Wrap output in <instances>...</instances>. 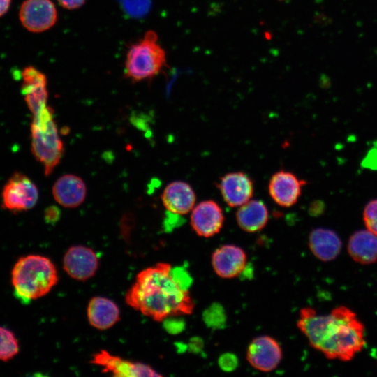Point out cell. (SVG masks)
I'll list each match as a JSON object with an SVG mask.
<instances>
[{"mask_svg": "<svg viewBox=\"0 0 377 377\" xmlns=\"http://www.w3.org/2000/svg\"><path fill=\"white\" fill-rule=\"evenodd\" d=\"M236 220L239 228L247 232H256L267 225L269 211L260 200H250L239 207L236 212Z\"/></svg>", "mask_w": 377, "mask_h": 377, "instance_id": "44dd1931", "label": "cell"}, {"mask_svg": "<svg viewBox=\"0 0 377 377\" xmlns=\"http://www.w3.org/2000/svg\"><path fill=\"white\" fill-rule=\"evenodd\" d=\"M176 317L177 316H172L164 320H165V328L171 334L179 333L185 327L184 320Z\"/></svg>", "mask_w": 377, "mask_h": 377, "instance_id": "4316f807", "label": "cell"}, {"mask_svg": "<svg viewBox=\"0 0 377 377\" xmlns=\"http://www.w3.org/2000/svg\"><path fill=\"white\" fill-rule=\"evenodd\" d=\"M171 276L176 283L184 290L188 291L193 279L188 272L183 267H177L171 269Z\"/></svg>", "mask_w": 377, "mask_h": 377, "instance_id": "d4e9b609", "label": "cell"}, {"mask_svg": "<svg viewBox=\"0 0 377 377\" xmlns=\"http://www.w3.org/2000/svg\"><path fill=\"white\" fill-rule=\"evenodd\" d=\"M19 343L14 333L9 329L0 327V360L7 362L19 353Z\"/></svg>", "mask_w": 377, "mask_h": 377, "instance_id": "7402d4cb", "label": "cell"}, {"mask_svg": "<svg viewBox=\"0 0 377 377\" xmlns=\"http://www.w3.org/2000/svg\"><path fill=\"white\" fill-rule=\"evenodd\" d=\"M161 200L170 212L184 215L194 207L196 196L188 183L175 181L166 186L161 194Z\"/></svg>", "mask_w": 377, "mask_h": 377, "instance_id": "2e32d148", "label": "cell"}, {"mask_svg": "<svg viewBox=\"0 0 377 377\" xmlns=\"http://www.w3.org/2000/svg\"><path fill=\"white\" fill-rule=\"evenodd\" d=\"M57 282L54 264L41 255L31 254L20 258L11 272L14 295L23 303L45 296Z\"/></svg>", "mask_w": 377, "mask_h": 377, "instance_id": "3957f363", "label": "cell"}, {"mask_svg": "<svg viewBox=\"0 0 377 377\" xmlns=\"http://www.w3.org/2000/svg\"><path fill=\"white\" fill-rule=\"evenodd\" d=\"M297 325L310 346L330 360L350 361L366 343L364 325L344 306L335 307L328 315L303 308Z\"/></svg>", "mask_w": 377, "mask_h": 377, "instance_id": "6da1fadb", "label": "cell"}, {"mask_svg": "<svg viewBox=\"0 0 377 377\" xmlns=\"http://www.w3.org/2000/svg\"><path fill=\"white\" fill-rule=\"evenodd\" d=\"M89 324L99 330H105L114 326L120 320V310L112 300L102 296L92 297L87 309Z\"/></svg>", "mask_w": 377, "mask_h": 377, "instance_id": "ac0fdd59", "label": "cell"}, {"mask_svg": "<svg viewBox=\"0 0 377 377\" xmlns=\"http://www.w3.org/2000/svg\"><path fill=\"white\" fill-rule=\"evenodd\" d=\"M11 0H0V17L4 15L9 10Z\"/></svg>", "mask_w": 377, "mask_h": 377, "instance_id": "4dcf8cb0", "label": "cell"}, {"mask_svg": "<svg viewBox=\"0 0 377 377\" xmlns=\"http://www.w3.org/2000/svg\"><path fill=\"white\" fill-rule=\"evenodd\" d=\"M59 5L68 10H74L80 8L86 0H57Z\"/></svg>", "mask_w": 377, "mask_h": 377, "instance_id": "f1b7e54d", "label": "cell"}, {"mask_svg": "<svg viewBox=\"0 0 377 377\" xmlns=\"http://www.w3.org/2000/svg\"><path fill=\"white\" fill-rule=\"evenodd\" d=\"M249 363L256 369L269 372L277 367L282 359V349L278 341L267 335L253 339L246 352Z\"/></svg>", "mask_w": 377, "mask_h": 377, "instance_id": "7c38bea8", "label": "cell"}, {"mask_svg": "<svg viewBox=\"0 0 377 377\" xmlns=\"http://www.w3.org/2000/svg\"><path fill=\"white\" fill-rule=\"evenodd\" d=\"M91 363L101 367L103 372L110 373L117 377L161 376L147 364L123 359L105 350L94 354Z\"/></svg>", "mask_w": 377, "mask_h": 377, "instance_id": "ba28073f", "label": "cell"}, {"mask_svg": "<svg viewBox=\"0 0 377 377\" xmlns=\"http://www.w3.org/2000/svg\"><path fill=\"white\" fill-rule=\"evenodd\" d=\"M306 181L290 171L280 170L270 178L268 192L276 204L283 207L293 206L298 201Z\"/></svg>", "mask_w": 377, "mask_h": 377, "instance_id": "9c48e42d", "label": "cell"}, {"mask_svg": "<svg viewBox=\"0 0 377 377\" xmlns=\"http://www.w3.org/2000/svg\"><path fill=\"white\" fill-rule=\"evenodd\" d=\"M31 147L36 159L43 166L46 176L59 163L64 145L54 119V111L47 106L33 114L31 124Z\"/></svg>", "mask_w": 377, "mask_h": 377, "instance_id": "277c9868", "label": "cell"}, {"mask_svg": "<svg viewBox=\"0 0 377 377\" xmlns=\"http://www.w3.org/2000/svg\"><path fill=\"white\" fill-rule=\"evenodd\" d=\"M87 188L84 181L74 175H64L54 184L52 195L54 200L61 206L74 208L80 205L85 200Z\"/></svg>", "mask_w": 377, "mask_h": 377, "instance_id": "e0dca14e", "label": "cell"}, {"mask_svg": "<svg viewBox=\"0 0 377 377\" xmlns=\"http://www.w3.org/2000/svg\"><path fill=\"white\" fill-rule=\"evenodd\" d=\"M202 319L208 327L219 330L226 326L227 316L221 304L213 303L203 311Z\"/></svg>", "mask_w": 377, "mask_h": 377, "instance_id": "603a6c76", "label": "cell"}, {"mask_svg": "<svg viewBox=\"0 0 377 377\" xmlns=\"http://www.w3.org/2000/svg\"><path fill=\"white\" fill-rule=\"evenodd\" d=\"M171 269L170 264L158 263L140 272L126 293V304L158 322L191 313L194 303L188 291L174 281Z\"/></svg>", "mask_w": 377, "mask_h": 377, "instance_id": "7a4b0ae2", "label": "cell"}, {"mask_svg": "<svg viewBox=\"0 0 377 377\" xmlns=\"http://www.w3.org/2000/svg\"><path fill=\"white\" fill-rule=\"evenodd\" d=\"M280 1H283V0H280Z\"/></svg>", "mask_w": 377, "mask_h": 377, "instance_id": "1f68e13d", "label": "cell"}, {"mask_svg": "<svg viewBox=\"0 0 377 377\" xmlns=\"http://www.w3.org/2000/svg\"><path fill=\"white\" fill-rule=\"evenodd\" d=\"M60 216V211L55 206L48 207L45 213V219L47 223H54L57 222Z\"/></svg>", "mask_w": 377, "mask_h": 377, "instance_id": "83f0119b", "label": "cell"}, {"mask_svg": "<svg viewBox=\"0 0 377 377\" xmlns=\"http://www.w3.org/2000/svg\"><path fill=\"white\" fill-rule=\"evenodd\" d=\"M99 260L96 253L83 245L71 246L65 253L63 268L67 274L77 281H86L94 276Z\"/></svg>", "mask_w": 377, "mask_h": 377, "instance_id": "30bf717a", "label": "cell"}, {"mask_svg": "<svg viewBox=\"0 0 377 377\" xmlns=\"http://www.w3.org/2000/svg\"><path fill=\"white\" fill-rule=\"evenodd\" d=\"M21 77L22 94L29 110L34 114L47 106V77L40 71L29 66L22 71Z\"/></svg>", "mask_w": 377, "mask_h": 377, "instance_id": "5bb4252c", "label": "cell"}, {"mask_svg": "<svg viewBox=\"0 0 377 377\" xmlns=\"http://www.w3.org/2000/svg\"><path fill=\"white\" fill-rule=\"evenodd\" d=\"M38 195V188L30 178L15 172L3 188L2 205L13 212L29 210L37 203Z\"/></svg>", "mask_w": 377, "mask_h": 377, "instance_id": "8992f818", "label": "cell"}, {"mask_svg": "<svg viewBox=\"0 0 377 377\" xmlns=\"http://www.w3.org/2000/svg\"><path fill=\"white\" fill-rule=\"evenodd\" d=\"M19 19L29 31L40 33L52 28L57 21V11L51 0H24Z\"/></svg>", "mask_w": 377, "mask_h": 377, "instance_id": "52a82bcc", "label": "cell"}, {"mask_svg": "<svg viewBox=\"0 0 377 377\" xmlns=\"http://www.w3.org/2000/svg\"><path fill=\"white\" fill-rule=\"evenodd\" d=\"M348 254L355 262L370 265L377 261V236L368 230L353 232L347 245Z\"/></svg>", "mask_w": 377, "mask_h": 377, "instance_id": "ffe728a7", "label": "cell"}, {"mask_svg": "<svg viewBox=\"0 0 377 377\" xmlns=\"http://www.w3.org/2000/svg\"><path fill=\"white\" fill-rule=\"evenodd\" d=\"M166 64V54L154 31L132 44L126 53L125 75L131 81L140 82L157 75Z\"/></svg>", "mask_w": 377, "mask_h": 377, "instance_id": "5b68a950", "label": "cell"}, {"mask_svg": "<svg viewBox=\"0 0 377 377\" xmlns=\"http://www.w3.org/2000/svg\"><path fill=\"white\" fill-rule=\"evenodd\" d=\"M212 265L219 276L232 279L240 275L245 268L246 255L238 246L223 244L212 253Z\"/></svg>", "mask_w": 377, "mask_h": 377, "instance_id": "9a60e30c", "label": "cell"}, {"mask_svg": "<svg viewBox=\"0 0 377 377\" xmlns=\"http://www.w3.org/2000/svg\"><path fill=\"white\" fill-rule=\"evenodd\" d=\"M203 347V341L200 338H193L190 343V349L193 353H200Z\"/></svg>", "mask_w": 377, "mask_h": 377, "instance_id": "f546056e", "label": "cell"}, {"mask_svg": "<svg viewBox=\"0 0 377 377\" xmlns=\"http://www.w3.org/2000/svg\"><path fill=\"white\" fill-rule=\"evenodd\" d=\"M362 218L366 228L377 236V199L370 200L365 205Z\"/></svg>", "mask_w": 377, "mask_h": 377, "instance_id": "cb8c5ba5", "label": "cell"}, {"mask_svg": "<svg viewBox=\"0 0 377 377\" xmlns=\"http://www.w3.org/2000/svg\"><path fill=\"white\" fill-rule=\"evenodd\" d=\"M218 364L222 371L231 372L237 369L239 364V360L235 354L226 353L219 357Z\"/></svg>", "mask_w": 377, "mask_h": 377, "instance_id": "484cf974", "label": "cell"}, {"mask_svg": "<svg viewBox=\"0 0 377 377\" xmlns=\"http://www.w3.org/2000/svg\"><path fill=\"white\" fill-rule=\"evenodd\" d=\"M223 222V210L213 200L201 201L191 210V228L200 237H211L216 235L221 230Z\"/></svg>", "mask_w": 377, "mask_h": 377, "instance_id": "4fadbf2b", "label": "cell"}, {"mask_svg": "<svg viewBox=\"0 0 377 377\" xmlns=\"http://www.w3.org/2000/svg\"><path fill=\"white\" fill-rule=\"evenodd\" d=\"M216 185L224 202L232 207L242 206L253 195V182L242 171L225 174L219 179Z\"/></svg>", "mask_w": 377, "mask_h": 377, "instance_id": "8fae6325", "label": "cell"}, {"mask_svg": "<svg viewBox=\"0 0 377 377\" xmlns=\"http://www.w3.org/2000/svg\"><path fill=\"white\" fill-rule=\"evenodd\" d=\"M309 246L318 259L328 262L336 259L339 255L342 242L334 231L325 228H316L310 232Z\"/></svg>", "mask_w": 377, "mask_h": 377, "instance_id": "d6986e66", "label": "cell"}]
</instances>
